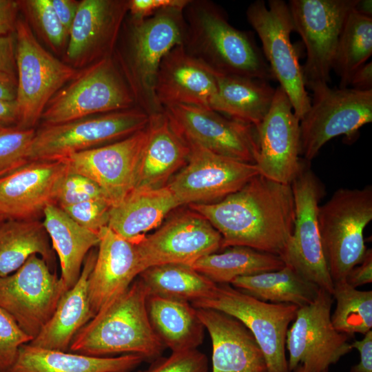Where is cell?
Segmentation results:
<instances>
[{
    "instance_id": "cell-1",
    "label": "cell",
    "mask_w": 372,
    "mask_h": 372,
    "mask_svg": "<svg viewBox=\"0 0 372 372\" xmlns=\"http://www.w3.org/2000/svg\"><path fill=\"white\" fill-rule=\"evenodd\" d=\"M222 237V249L245 246L281 258L291 240L295 205L290 185L258 174L220 201L192 204Z\"/></svg>"
},
{
    "instance_id": "cell-2",
    "label": "cell",
    "mask_w": 372,
    "mask_h": 372,
    "mask_svg": "<svg viewBox=\"0 0 372 372\" xmlns=\"http://www.w3.org/2000/svg\"><path fill=\"white\" fill-rule=\"evenodd\" d=\"M183 10L168 8L144 19L127 15L113 58L134 96L136 105L149 116L163 112L155 85L164 56L184 42L186 24Z\"/></svg>"
},
{
    "instance_id": "cell-3",
    "label": "cell",
    "mask_w": 372,
    "mask_h": 372,
    "mask_svg": "<svg viewBox=\"0 0 372 372\" xmlns=\"http://www.w3.org/2000/svg\"><path fill=\"white\" fill-rule=\"evenodd\" d=\"M147 289L138 277L74 337L69 351L94 357L136 354L153 361L165 349L150 324Z\"/></svg>"
},
{
    "instance_id": "cell-4",
    "label": "cell",
    "mask_w": 372,
    "mask_h": 372,
    "mask_svg": "<svg viewBox=\"0 0 372 372\" xmlns=\"http://www.w3.org/2000/svg\"><path fill=\"white\" fill-rule=\"evenodd\" d=\"M183 15L184 48L216 74L275 80L253 34L233 27L215 3L190 0Z\"/></svg>"
},
{
    "instance_id": "cell-5",
    "label": "cell",
    "mask_w": 372,
    "mask_h": 372,
    "mask_svg": "<svg viewBox=\"0 0 372 372\" xmlns=\"http://www.w3.org/2000/svg\"><path fill=\"white\" fill-rule=\"evenodd\" d=\"M318 227L325 262L333 284L344 282L364 258V231L372 220V186L340 188L320 205Z\"/></svg>"
},
{
    "instance_id": "cell-6",
    "label": "cell",
    "mask_w": 372,
    "mask_h": 372,
    "mask_svg": "<svg viewBox=\"0 0 372 372\" xmlns=\"http://www.w3.org/2000/svg\"><path fill=\"white\" fill-rule=\"evenodd\" d=\"M137 107L132 93L113 56L79 70L48 103L41 125Z\"/></svg>"
},
{
    "instance_id": "cell-7",
    "label": "cell",
    "mask_w": 372,
    "mask_h": 372,
    "mask_svg": "<svg viewBox=\"0 0 372 372\" xmlns=\"http://www.w3.org/2000/svg\"><path fill=\"white\" fill-rule=\"evenodd\" d=\"M17 90V127L36 129L48 103L79 70L48 51L26 20L19 16L15 32Z\"/></svg>"
},
{
    "instance_id": "cell-8",
    "label": "cell",
    "mask_w": 372,
    "mask_h": 372,
    "mask_svg": "<svg viewBox=\"0 0 372 372\" xmlns=\"http://www.w3.org/2000/svg\"><path fill=\"white\" fill-rule=\"evenodd\" d=\"M149 120L145 111L134 107L57 125H40L35 130L29 161H60L74 153L114 143L145 128Z\"/></svg>"
},
{
    "instance_id": "cell-9",
    "label": "cell",
    "mask_w": 372,
    "mask_h": 372,
    "mask_svg": "<svg viewBox=\"0 0 372 372\" xmlns=\"http://www.w3.org/2000/svg\"><path fill=\"white\" fill-rule=\"evenodd\" d=\"M240 321L253 334L265 355L269 372H290L286 356V337L298 307L291 304L260 300L229 284L217 285L211 294L191 303Z\"/></svg>"
},
{
    "instance_id": "cell-10",
    "label": "cell",
    "mask_w": 372,
    "mask_h": 372,
    "mask_svg": "<svg viewBox=\"0 0 372 372\" xmlns=\"http://www.w3.org/2000/svg\"><path fill=\"white\" fill-rule=\"evenodd\" d=\"M248 22L258 35L262 54L274 79L287 95L293 110L300 120L308 112L311 99L304 85L302 65L290 35L294 31L288 3L283 0H262L247 8Z\"/></svg>"
},
{
    "instance_id": "cell-11",
    "label": "cell",
    "mask_w": 372,
    "mask_h": 372,
    "mask_svg": "<svg viewBox=\"0 0 372 372\" xmlns=\"http://www.w3.org/2000/svg\"><path fill=\"white\" fill-rule=\"evenodd\" d=\"M311 91L310 107L300 121V155L307 162L333 138L353 137L372 121V90L322 85Z\"/></svg>"
},
{
    "instance_id": "cell-12",
    "label": "cell",
    "mask_w": 372,
    "mask_h": 372,
    "mask_svg": "<svg viewBox=\"0 0 372 372\" xmlns=\"http://www.w3.org/2000/svg\"><path fill=\"white\" fill-rule=\"evenodd\" d=\"M358 0H290L294 31L302 39L307 59L302 66L309 90L331 82V72L344 20Z\"/></svg>"
},
{
    "instance_id": "cell-13",
    "label": "cell",
    "mask_w": 372,
    "mask_h": 372,
    "mask_svg": "<svg viewBox=\"0 0 372 372\" xmlns=\"http://www.w3.org/2000/svg\"><path fill=\"white\" fill-rule=\"evenodd\" d=\"M309 163L304 161L290 185L295 221L291 240L280 258L307 280L332 295L334 284L324 257L318 220L324 189Z\"/></svg>"
},
{
    "instance_id": "cell-14",
    "label": "cell",
    "mask_w": 372,
    "mask_h": 372,
    "mask_svg": "<svg viewBox=\"0 0 372 372\" xmlns=\"http://www.w3.org/2000/svg\"><path fill=\"white\" fill-rule=\"evenodd\" d=\"M332 295L320 289L316 300L298 307L286 337L289 371L298 366L306 372H324L353 349L350 337L338 331L331 320Z\"/></svg>"
},
{
    "instance_id": "cell-15",
    "label": "cell",
    "mask_w": 372,
    "mask_h": 372,
    "mask_svg": "<svg viewBox=\"0 0 372 372\" xmlns=\"http://www.w3.org/2000/svg\"><path fill=\"white\" fill-rule=\"evenodd\" d=\"M65 291L60 278L44 259L34 254L17 271L0 277V307L33 340Z\"/></svg>"
},
{
    "instance_id": "cell-16",
    "label": "cell",
    "mask_w": 372,
    "mask_h": 372,
    "mask_svg": "<svg viewBox=\"0 0 372 372\" xmlns=\"http://www.w3.org/2000/svg\"><path fill=\"white\" fill-rule=\"evenodd\" d=\"M187 143L190 153L186 165L167 184L180 205L220 201L240 189L259 174L256 164L228 158L198 145Z\"/></svg>"
},
{
    "instance_id": "cell-17",
    "label": "cell",
    "mask_w": 372,
    "mask_h": 372,
    "mask_svg": "<svg viewBox=\"0 0 372 372\" xmlns=\"http://www.w3.org/2000/svg\"><path fill=\"white\" fill-rule=\"evenodd\" d=\"M164 112L187 143L219 155L256 164L259 146L254 126L196 106L174 105L165 107Z\"/></svg>"
},
{
    "instance_id": "cell-18",
    "label": "cell",
    "mask_w": 372,
    "mask_h": 372,
    "mask_svg": "<svg viewBox=\"0 0 372 372\" xmlns=\"http://www.w3.org/2000/svg\"><path fill=\"white\" fill-rule=\"evenodd\" d=\"M136 244L145 270L165 264L192 266L221 249L222 237L206 218L191 209L176 214Z\"/></svg>"
},
{
    "instance_id": "cell-19",
    "label": "cell",
    "mask_w": 372,
    "mask_h": 372,
    "mask_svg": "<svg viewBox=\"0 0 372 372\" xmlns=\"http://www.w3.org/2000/svg\"><path fill=\"white\" fill-rule=\"evenodd\" d=\"M148 136L147 125L114 143L63 158L70 172L87 177L104 192L112 207L135 187L141 156Z\"/></svg>"
},
{
    "instance_id": "cell-20",
    "label": "cell",
    "mask_w": 372,
    "mask_h": 372,
    "mask_svg": "<svg viewBox=\"0 0 372 372\" xmlns=\"http://www.w3.org/2000/svg\"><path fill=\"white\" fill-rule=\"evenodd\" d=\"M256 129L259 146L256 165L259 174L291 185L305 160L300 155V120L280 86L276 88L269 111Z\"/></svg>"
},
{
    "instance_id": "cell-21",
    "label": "cell",
    "mask_w": 372,
    "mask_h": 372,
    "mask_svg": "<svg viewBox=\"0 0 372 372\" xmlns=\"http://www.w3.org/2000/svg\"><path fill=\"white\" fill-rule=\"evenodd\" d=\"M128 0H81L62 59L76 70L113 55Z\"/></svg>"
},
{
    "instance_id": "cell-22",
    "label": "cell",
    "mask_w": 372,
    "mask_h": 372,
    "mask_svg": "<svg viewBox=\"0 0 372 372\" xmlns=\"http://www.w3.org/2000/svg\"><path fill=\"white\" fill-rule=\"evenodd\" d=\"M67 172L62 161H36L1 178L0 214L6 220H39L45 208L54 204Z\"/></svg>"
},
{
    "instance_id": "cell-23",
    "label": "cell",
    "mask_w": 372,
    "mask_h": 372,
    "mask_svg": "<svg viewBox=\"0 0 372 372\" xmlns=\"http://www.w3.org/2000/svg\"><path fill=\"white\" fill-rule=\"evenodd\" d=\"M99 236L96 258L87 280L88 297L95 315L144 271L137 240L127 239L107 226Z\"/></svg>"
},
{
    "instance_id": "cell-24",
    "label": "cell",
    "mask_w": 372,
    "mask_h": 372,
    "mask_svg": "<svg viewBox=\"0 0 372 372\" xmlns=\"http://www.w3.org/2000/svg\"><path fill=\"white\" fill-rule=\"evenodd\" d=\"M217 74L178 45L163 58L157 73L155 94L164 109L186 105L210 109L217 90Z\"/></svg>"
},
{
    "instance_id": "cell-25",
    "label": "cell",
    "mask_w": 372,
    "mask_h": 372,
    "mask_svg": "<svg viewBox=\"0 0 372 372\" xmlns=\"http://www.w3.org/2000/svg\"><path fill=\"white\" fill-rule=\"evenodd\" d=\"M196 309L211 338L212 372H269L256 338L240 321L214 309Z\"/></svg>"
},
{
    "instance_id": "cell-26",
    "label": "cell",
    "mask_w": 372,
    "mask_h": 372,
    "mask_svg": "<svg viewBox=\"0 0 372 372\" xmlns=\"http://www.w3.org/2000/svg\"><path fill=\"white\" fill-rule=\"evenodd\" d=\"M148 136L143 147L134 189L165 186L187 163L190 147L163 112L149 116Z\"/></svg>"
},
{
    "instance_id": "cell-27",
    "label": "cell",
    "mask_w": 372,
    "mask_h": 372,
    "mask_svg": "<svg viewBox=\"0 0 372 372\" xmlns=\"http://www.w3.org/2000/svg\"><path fill=\"white\" fill-rule=\"evenodd\" d=\"M96 251L87 255L75 285L61 296L48 322L29 344L44 349L69 351L78 331L94 316L87 292V280L94 267Z\"/></svg>"
},
{
    "instance_id": "cell-28",
    "label": "cell",
    "mask_w": 372,
    "mask_h": 372,
    "mask_svg": "<svg viewBox=\"0 0 372 372\" xmlns=\"http://www.w3.org/2000/svg\"><path fill=\"white\" fill-rule=\"evenodd\" d=\"M144 360L139 355L94 357L71 351L21 345L6 372H132Z\"/></svg>"
},
{
    "instance_id": "cell-29",
    "label": "cell",
    "mask_w": 372,
    "mask_h": 372,
    "mask_svg": "<svg viewBox=\"0 0 372 372\" xmlns=\"http://www.w3.org/2000/svg\"><path fill=\"white\" fill-rule=\"evenodd\" d=\"M179 206L180 203L167 185L155 189H134L111 208L107 227L127 239L138 240Z\"/></svg>"
},
{
    "instance_id": "cell-30",
    "label": "cell",
    "mask_w": 372,
    "mask_h": 372,
    "mask_svg": "<svg viewBox=\"0 0 372 372\" xmlns=\"http://www.w3.org/2000/svg\"><path fill=\"white\" fill-rule=\"evenodd\" d=\"M43 217V225L59 258L60 279L67 291L77 282L87 254L98 246L99 233L81 227L55 204L45 208Z\"/></svg>"
},
{
    "instance_id": "cell-31",
    "label": "cell",
    "mask_w": 372,
    "mask_h": 372,
    "mask_svg": "<svg viewBox=\"0 0 372 372\" xmlns=\"http://www.w3.org/2000/svg\"><path fill=\"white\" fill-rule=\"evenodd\" d=\"M147 311L153 331L172 352L196 349L205 328L188 301L148 295Z\"/></svg>"
},
{
    "instance_id": "cell-32",
    "label": "cell",
    "mask_w": 372,
    "mask_h": 372,
    "mask_svg": "<svg viewBox=\"0 0 372 372\" xmlns=\"http://www.w3.org/2000/svg\"><path fill=\"white\" fill-rule=\"evenodd\" d=\"M210 109L256 128L270 110L276 89L254 78L217 74Z\"/></svg>"
},
{
    "instance_id": "cell-33",
    "label": "cell",
    "mask_w": 372,
    "mask_h": 372,
    "mask_svg": "<svg viewBox=\"0 0 372 372\" xmlns=\"http://www.w3.org/2000/svg\"><path fill=\"white\" fill-rule=\"evenodd\" d=\"M50 240L39 220H6L0 225V277L8 276L34 254L50 267L54 261Z\"/></svg>"
},
{
    "instance_id": "cell-34",
    "label": "cell",
    "mask_w": 372,
    "mask_h": 372,
    "mask_svg": "<svg viewBox=\"0 0 372 372\" xmlns=\"http://www.w3.org/2000/svg\"><path fill=\"white\" fill-rule=\"evenodd\" d=\"M230 285L260 300L298 307L312 303L320 290L287 265L276 271L237 278Z\"/></svg>"
},
{
    "instance_id": "cell-35",
    "label": "cell",
    "mask_w": 372,
    "mask_h": 372,
    "mask_svg": "<svg viewBox=\"0 0 372 372\" xmlns=\"http://www.w3.org/2000/svg\"><path fill=\"white\" fill-rule=\"evenodd\" d=\"M285 266L278 256L245 246L206 255L191 267L217 285H230L236 278L276 271Z\"/></svg>"
},
{
    "instance_id": "cell-36",
    "label": "cell",
    "mask_w": 372,
    "mask_h": 372,
    "mask_svg": "<svg viewBox=\"0 0 372 372\" xmlns=\"http://www.w3.org/2000/svg\"><path fill=\"white\" fill-rule=\"evenodd\" d=\"M148 295L194 302L209 296L217 284L191 266L165 264L148 267L138 276Z\"/></svg>"
},
{
    "instance_id": "cell-37",
    "label": "cell",
    "mask_w": 372,
    "mask_h": 372,
    "mask_svg": "<svg viewBox=\"0 0 372 372\" xmlns=\"http://www.w3.org/2000/svg\"><path fill=\"white\" fill-rule=\"evenodd\" d=\"M372 54V17L355 7L348 13L339 37L333 70L340 78L339 88L349 86L353 72Z\"/></svg>"
},
{
    "instance_id": "cell-38",
    "label": "cell",
    "mask_w": 372,
    "mask_h": 372,
    "mask_svg": "<svg viewBox=\"0 0 372 372\" xmlns=\"http://www.w3.org/2000/svg\"><path fill=\"white\" fill-rule=\"evenodd\" d=\"M336 307L331 316L333 327L352 337L364 335L372 327V291H360L345 281L334 284L332 293Z\"/></svg>"
},
{
    "instance_id": "cell-39",
    "label": "cell",
    "mask_w": 372,
    "mask_h": 372,
    "mask_svg": "<svg viewBox=\"0 0 372 372\" xmlns=\"http://www.w3.org/2000/svg\"><path fill=\"white\" fill-rule=\"evenodd\" d=\"M20 12L34 34L56 54H64L69 32L59 21L51 0H19Z\"/></svg>"
},
{
    "instance_id": "cell-40",
    "label": "cell",
    "mask_w": 372,
    "mask_h": 372,
    "mask_svg": "<svg viewBox=\"0 0 372 372\" xmlns=\"http://www.w3.org/2000/svg\"><path fill=\"white\" fill-rule=\"evenodd\" d=\"M36 129L0 127V178L30 162V148Z\"/></svg>"
},
{
    "instance_id": "cell-41",
    "label": "cell",
    "mask_w": 372,
    "mask_h": 372,
    "mask_svg": "<svg viewBox=\"0 0 372 372\" xmlns=\"http://www.w3.org/2000/svg\"><path fill=\"white\" fill-rule=\"evenodd\" d=\"M88 200H104L112 205L106 194L95 182L86 176L68 170L57 188L54 204L61 207Z\"/></svg>"
},
{
    "instance_id": "cell-42",
    "label": "cell",
    "mask_w": 372,
    "mask_h": 372,
    "mask_svg": "<svg viewBox=\"0 0 372 372\" xmlns=\"http://www.w3.org/2000/svg\"><path fill=\"white\" fill-rule=\"evenodd\" d=\"M206 355L199 350L192 349L172 352L170 355H162L151 362L148 368L134 372H208Z\"/></svg>"
},
{
    "instance_id": "cell-43",
    "label": "cell",
    "mask_w": 372,
    "mask_h": 372,
    "mask_svg": "<svg viewBox=\"0 0 372 372\" xmlns=\"http://www.w3.org/2000/svg\"><path fill=\"white\" fill-rule=\"evenodd\" d=\"M32 340L12 316L0 307V372H6L11 366L19 347Z\"/></svg>"
},
{
    "instance_id": "cell-44",
    "label": "cell",
    "mask_w": 372,
    "mask_h": 372,
    "mask_svg": "<svg viewBox=\"0 0 372 372\" xmlns=\"http://www.w3.org/2000/svg\"><path fill=\"white\" fill-rule=\"evenodd\" d=\"M112 207L107 201L88 200L60 208L81 227L99 233L103 227L108 225Z\"/></svg>"
},
{
    "instance_id": "cell-45",
    "label": "cell",
    "mask_w": 372,
    "mask_h": 372,
    "mask_svg": "<svg viewBox=\"0 0 372 372\" xmlns=\"http://www.w3.org/2000/svg\"><path fill=\"white\" fill-rule=\"evenodd\" d=\"M190 0H128L127 15L134 19H144L168 8L184 10Z\"/></svg>"
},
{
    "instance_id": "cell-46",
    "label": "cell",
    "mask_w": 372,
    "mask_h": 372,
    "mask_svg": "<svg viewBox=\"0 0 372 372\" xmlns=\"http://www.w3.org/2000/svg\"><path fill=\"white\" fill-rule=\"evenodd\" d=\"M0 73L17 78L15 34L0 36Z\"/></svg>"
},
{
    "instance_id": "cell-47",
    "label": "cell",
    "mask_w": 372,
    "mask_h": 372,
    "mask_svg": "<svg viewBox=\"0 0 372 372\" xmlns=\"http://www.w3.org/2000/svg\"><path fill=\"white\" fill-rule=\"evenodd\" d=\"M19 12L18 1L0 0V36L15 34Z\"/></svg>"
},
{
    "instance_id": "cell-48",
    "label": "cell",
    "mask_w": 372,
    "mask_h": 372,
    "mask_svg": "<svg viewBox=\"0 0 372 372\" xmlns=\"http://www.w3.org/2000/svg\"><path fill=\"white\" fill-rule=\"evenodd\" d=\"M345 282L357 288L372 282V250L367 249L363 260L348 273Z\"/></svg>"
},
{
    "instance_id": "cell-49",
    "label": "cell",
    "mask_w": 372,
    "mask_h": 372,
    "mask_svg": "<svg viewBox=\"0 0 372 372\" xmlns=\"http://www.w3.org/2000/svg\"><path fill=\"white\" fill-rule=\"evenodd\" d=\"M352 349L360 353V362L351 367V372H372V331L364 335L360 340L351 343Z\"/></svg>"
},
{
    "instance_id": "cell-50",
    "label": "cell",
    "mask_w": 372,
    "mask_h": 372,
    "mask_svg": "<svg viewBox=\"0 0 372 372\" xmlns=\"http://www.w3.org/2000/svg\"><path fill=\"white\" fill-rule=\"evenodd\" d=\"M80 1L51 0L54 10L63 26L70 33Z\"/></svg>"
},
{
    "instance_id": "cell-51",
    "label": "cell",
    "mask_w": 372,
    "mask_h": 372,
    "mask_svg": "<svg viewBox=\"0 0 372 372\" xmlns=\"http://www.w3.org/2000/svg\"><path fill=\"white\" fill-rule=\"evenodd\" d=\"M349 85L351 88L360 90H372V63H364L352 74Z\"/></svg>"
},
{
    "instance_id": "cell-52",
    "label": "cell",
    "mask_w": 372,
    "mask_h": 372,
    "mask_svg": "<svg viewBox=\"0 0 372 372\" xmlns=\"http://www.w3.org/2000/svg\"><path fill=\"white\" fill-rule=\"evenodd\" d=\"M18 120L16 101L0 100V127L17 126Z\"/></svg>"
},
{
    "instance_id": "cell-53",
    "label": "cell",
    "mask_w": 372,
    "mask_h": 372,
    "mask_svg": "<svg viewBox=\"0 0 372 372\" xmlns=\"http://www.w3.org/2000/svg\"><path fill=\"white\" fill-rule=\"evenodd\" d=\"M17 90V79L0 73V100L15 101Z\"/></svg>"
},
{
    "instance_id": "cell-54",
    "label": "cell",
    "mask_w": 372,
    "mask_h": 372,
    "mask_svg": "<svg viewBox=\"0 0 372 372\" xmlns=\"http://www.w3.org/2000/svg\"><path fill=\"white\" fill-rule=\"evenodd\" d=\"M371 0H358L355 8L359 12L372 17Z\"/></svg>"
},
{
    "instance_id": "cell-55",
    "label": "cell",
    "mask_w": 372,
    "mask_h": 372,
    "mask_svg": "<svg viewBox=\"0 0 372 372\" xmlns=\"http://www.w3.org/2000/svg\"><path fill=\"white\" fill-rule=\"evenodd\" d=\"M290 372H306L304 367L301 365L298 366L295 369Z\"/></svg>"
},
{
    "instance_id": "cell-56",
    "label": "cell",
    "mask_w": 372,
    "mask_h": 372,
    "mask_svg": "<svg viewBox=\"0 0 372 372\" xmlns=\"http://www.w3.org/2000/svg\"><path fill=\"white\" fill-rule=\"evenodd\" d=\"M4 220H6V218H5L2 215L0 214V225H1V223H2Z\"/></svg>"
},
{
    "instance_id": "cell-57",
    "label": "cell",
    "mask_w": 372,
    "mask_h": 372,
    "mask_svg": "<svg viewBox=\"0 0 372 372\" xmlns=\"http://www.w3.org/2000/svg\"><path fill=\"white\" fill-rule=\"evenodd\" d=\"M324 372H328V371H324Z\"/></svg>"
}]
</instances>
